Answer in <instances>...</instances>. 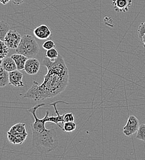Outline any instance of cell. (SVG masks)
<instances>
[{"label": "cell", "instance_id": "obj_1", "mask_svg": "<svg viewBox=\"0 0 145 160\" xmlns=\"http://www.w3.org/2000/svg\"><path fill=\"white\" fill-rule=\"evenodd\" d=\"M43 65L47 69L42 84L33 81L31 88L23 95L25 98L35 101L53 98L62 92L69 84V70L62 56L54 59L46 57L43 60Z\"/></svg>", "mask_w": 145, "mask_h": 160}, {"label": "cell", "instance_id": "obj_2", "mask_svg": "<svg viewBox=\"0 0 145 160\" xmlns=\"http://www.w3.org/2000/svg\"><path fill=\"white\" fill-rule=\"evenodd\" d=\"M32 131V147L41 154H46L55 150L59 145V140L55 129H46L37 132Z\"/></svg>", "mask_w": 145, "mask_h": 160}, {"label": "cell", "instance_id": "obj_3", "mask_svg": "<svg viewBox=\"0 0 145 160\" xmlns=\"http://www.w3.org/2000/svg\"><path fill=\"white\" fill-rule=\"evenodd\" d=\"M40 51V47L35 38L30 35H24L16 49V53L21 54L28 58L36 56Z\"/></svg>", "mask_w": 145, "mask_h": 160}, {"label": "cell", "instance_id": "obj_4", "mask_svg": "<svg viewBox=\"0 0 145 160\" xmlns=\"http://www.w3.org/2000/svg\"><path fill=\"white\" fill-rule=\"evenodd\" d=\"M140 126V122L135 116L130 115L123 129V132L126 136L130 137L137 132Z\"/></svg>", "mask_w": 145, "mask_h": 160}, {"label": "cell", "instance_id": "obj_5", "mask_svg": "<svg viewBox=\"0 0 145 160\" xmlns=\"http://www.w3.org/2000/svg\"><path fill=\"white\" fill-rule=\"evenodd\" d=\"M21 34L18 31L9 30L4 37V42L9 48L16 49L21 42Z\"/></svg>", "mask_w": 145, "mask_h": 160}, {"label": "cell", "instance_id": "obj_6", "mask_svg": "<svg viewBox=\"0 0 145 160\" xmlns=\"http://www.w3.org/2000/svg\"><path fill=\"white\" fill-rule=\"evenodd\" d=\"M40 68V61L34 58H28L25 64L24 70L27 73L30 75L37 74Z\"/></svg>", "mask_w": 145, "mask_h": 160}, {"label": "cell", "instance_id": "obj_7", "mask_svg": "<svg viewBox=\"0 0 145 160\" xmlns=\"http://www.w3.org/2000/svg\"><path fill=\"white\" fill-rule=\"evenodd\" d=\"M23 75L19 70L9 72V84L15 87H23L24 84L22 81Z\"/></svg>", "mask_w": 145, "mask_h": 160}, {"label": "cell", "instance_id": "obj_8", "mask_svg": "<svg viewBox=\"0 0 145 160\" xmlns=\"http://www.w3.org/2000/svg\"><path fill=\"white\" fill-rule=\"evenodd\" d=\"M132 0H112V5L117 12H126L132 6Z\"/></svg>", "mask_w": 145, "mask_h": 160}, {"label": "cell", "instance_id": "obj_9", "mask_svg": "<svg viewBox=\"0 0 145 160\" xmlns=\"http://www.w3.org/2000/svg\"><path fill=\"white\" fill-rule=\"evenodd\" d=\"M35 37L39 40H47L51 36V32L49 28L46 25H41L34 30Z\"/></svg>", "mask_w": 145, "mask_h": 160}, {"label": "cell", "instance_id": "obj_10", "mask_svg": "<svg viewBox=\"0 0 145 160\" xmlns=\"http://www.w3.org/2000/svg\"><path fill=\"white\" fill-rule=\"evenodd\" d=\"M8 139L11 143L14 145H21L26 140L28 134H7Z\"/></svg>", "mask_w": 145, "mask_h": 160}, {"label": "cell", "instance_id": "obj_11", "mask_svg": "<svg viewBox=\"0 0 145 160\" xmlns=\"http://www.w3.org/2000/svg\"><path fill=\"white\" fill-rule=\"evenodd\" d=\"M2 67L5 69L7 72H11L17 70L16 64L11 57L9 58H4L2 59L1 64Z\"/></svg>", "mask_w": 145, "mask_h": 160}, {"label": "cell", "instance_id": "obj_12", "mask_svg": "<svg viewBox=\"0 0 145 160\" xmlns=\"http://www.w3.org/2000/svg\"><path fill=\"white\" fill-rule=\"evenodd\" d=\"M13 60H14L16 66H17V69L19 70H24L25 67V64L27 60L28 59V58L21 54H14L11 56Z\"/></svg>", "mask_w": 145, "mask_h": 160}, {"label": "cell", "instance_id": "obj_13", "mask_svg": "<svg viewBox=\"0 0 145 160\" xmlns=\"http://www.w3.org/2000/svg\"><path fill=\"white\" fill-rule=\"evenodd\" d=\"M25 133H27L26 131L25 124L22 122H19L13 125L7 132V134H21Z\"/></svg>", "mask_w": 145, "mask_h": 160}, {"label": "cell", "instance_id": "obj_14", "mask_svg": "<svg viewBox=\"0 0 145 160\" xmlns=\"http://www.w3.org/2000/svg\"><path fill=\"white\" fill-rule=\"evenodd\" d=\"M9 84V72L0 64V88Z\"/></svg>", "mask_w": 145, "mask_h": 160}, {"label": "cell", "instance_id": "obj_15", "mask_svg": "<svg viewBox=\"0 0 145 160\" xmlns=\"http://www.w3.org/2000/svg\"><path fill=\"white\" fill-rule=\"evenodd\" d=\"M9 25L4 21L0 20V40L4 41L7 32L9 30Z\"/></svg>", "mask_w": 145, "mask_h": 160}, {"label": "cell", "instance_id": "obj_16", "mask_svg": "<svg viewBox=\"0 0 145 160\" xmlns=\"http://www.w3.org/2000/svg\"><path fill=\"white\" fill-rule=\"evenodd\" d=\"M77 128V124L76 123L73 121V122H65L63 124V127H62V130L65 132H73Z\"/></svg>", "mask_w": 145, "mask_h": 160}, {"label": "cell", "instance_id": "obj_17", "mask_svg": "<svg viewBox=\"0 0 145 160\" xmlns=\"http://www.w3.org/2000/svg\"><path fill=\"white\" fill-rule=\"evenodd\" d=\"M9 52V48L6 45L4 42L0 40V60H2L7 56Z\"/></svg>", "mask_w": 145, "mask_h": 160}, {"label": "cell", "instance_id": "obj_18", "mask_svg": "<svg viewBox=\"0 0 145 160\" xmlns=\"http://www.w3.org/2000/svg\"><path fill=\"white\" fill-rule=\"evenodd\" d=\"M136 138L145 142V124H140Z\"/></svg>", "mask_w": 145, "mask_h": 160}, {"label": "cell", "instance_id": "obj_19", "mask_svg": "<svg viewBox=\"0 0 145 160\" xmlns=\"http://www.w3.org/2000/svg\"><path fill=\"white\" fill-rule=\"evenodd\" d=\"M59 53L55 48H53L49 50H47L46 52V57L50 59H56L59 56Z\"/></svg>", "mask_w": 145, "mask_h": 160}, {"label": "cell", "instance_id": "obj_20", "mask_svg": "<svg viewBox=\"0 0 145 160\" xmlns=\"http://www.w3.org/2000/svg\"><path fill=\"white\" fill-rule=\"evenodd\" d=\"M55 47L56 44L53 40H47L43 44V48L46 51L53 48H55Z\"/></svg>", "mask_w": 145, "mask_h": 160}, {"label": "cell", "instance_id": "obj_21", "mask_svg": "<svg viewBox=\"0 0 145 160\" xmlns=\"http://www.w3.org/2000/svg\"><path fill=\"white\" fill-rule=\"evenodd\" d=\"M138 33L139 38L140 39H142V37L143 36V35L145 33V22H142L140 25V26L138 28Z\"/></svg>", "mask_w": 145, "mask_h": 160}, {"label": "cell", "instance_id": "obj_22", "mask_svg": "<svg viewBox=\"0 0 145 160\" xmlns=\"http://www.w3.org/2000/svg\"><path fill=\"white\" fill-rule=\"evenodd\" d=\"M75 120V117L72 113H67L64 115V121L65 122H73Z\"/></svg>", "mask_w": 145, "mask_h": 160}, {"label": "cell", "instance_id": "obj_23", "mask_svg": "<svg viewBox=\"0 0 145 160\" xmlns=\"http://www.w3.org/2000/svg\"><path fill=\"white\" fill-rule=\"evenodd\" d=\"M26 1L27 0H12L13 4H16V5H20L21 4L23 3Z\"/></svg>", "mask_w": 145, "mask_h": 160}, {"label": "cell", "instance_id": "obj_24", "mask_svg": "<svg viewBox=\"0 0 145 160\" xmlns=\"http://www.w3.org/2000/svg\"><path fill=\"white\" fill-rule=\"evenodd\" d=\"M11 0H0V3L5 5L6 4H8Z\"/></svg>", "mask_w": 145, "mask_h": 160}, {"label": "cell", "instance_id": "obj_25", "mask_svg": "<svg viewBox=\"0 0 145 160\" xmlns=\"http://www.w3.org/2000/svg\"><path fill=\"white\" fill-rule=\"evenodd\" d=\"M142 42L143 43V44H144V46H145V33L143 35V36L142 37Z\"/></svg>", "mask_w": 145, "mask_h": 160}]
</instances>
